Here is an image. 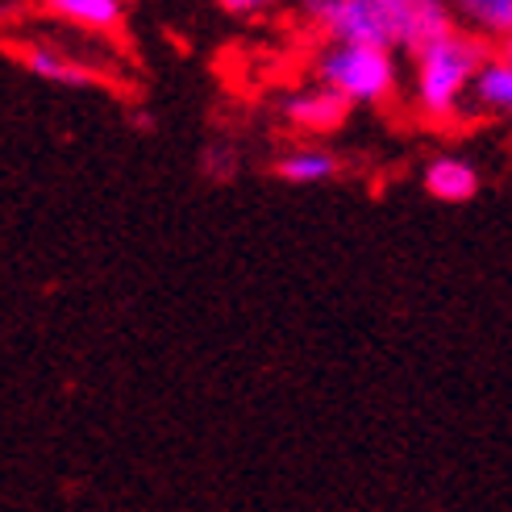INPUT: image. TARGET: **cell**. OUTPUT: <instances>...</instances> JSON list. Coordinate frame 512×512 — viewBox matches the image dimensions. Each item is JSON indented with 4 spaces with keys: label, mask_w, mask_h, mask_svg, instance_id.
Masks as SVG:
<instances>
[{
    "label": "cell",
    "mask_w": 512,
    "mask_h": 512,
    "mask_svg": "<svg viewBox=\"0 0 512 512\" xmlns=\"http://www.w3.org/2000/svg\"><path fill=\"white\" fill-rule=\"evenodd\" d=\"M492 42H483L467 30H450L446 38L429 42L413 55V109L429 125H454L463 117L471 88L483 63L492 59Z\"/></svg>",
    "instance_id": "obj_1"
},
{
    "label": "cell",
    "mask_w": 512,
    "mask_h": 512,
    "mask_svg": "<svg viewBox=\"0 0 512 512\" xmlns=\"http://www.w3.org/2000/svg\"><path fill=\"white\" fill-rule=\"evenodd\" d=\"M317 84L342 92L350 105H388L400 88V63L392 46H346L325 42L313 63Z\"/></svg>",
    "instance_id": "obj_2"
},
{
    "label": "cell",
    "mask_w": 512,
    "mask_h": 512,
    "mask_svg": "<svg viewBox=\"0 0 512 512\" xmlns=\"http://www.w3.org/2000/svg\"><path fill=\"white\" fill-rule=\"evenodd\" d=\"M296 9L321 42L392 46V30H388V21H383L375 0H296Z\"/></svg>",
    "instance_id": "obj_3"
},
{
    "label": "cell",
    "mask_w": 512,
    "mask_h": 512,
    "mask_svg": "<svg viewBox=\"0 0 512 512\" xmlns=\"http://www.w3.org/2000/svg\"><path fill=\"white\" fill-rule=\"evenodd\" d=\"M392 30V46L400 55H421L429 42L458 30L450 0H375Z\"/></svg>",
    "instance_id": "obj_4"
},
{
    "label": "cell",
    "mask_w": 512,
    "mask_h": 512,
    "mask_svg": "<svg viewBox=\"0 0 512 512\" xmlns=\"http://www.w3.org/2000/svg\"><path fill=\"white\" fill-rule=\"evenodd\" d=\"M350 100L342 96V92H334V88H325V84H309V88H296L292 96H284V121L292 125V130H300V134H309V138H321V134H334V130H342L346 125V117H350Z\"/></svg>",
    "instance_id": "obj_5"
},
{
    "label": "cell",
    "mask_w": 512,
    "mask_h": 512,
    "mask_svg": "<svg viewBox=\"0 0 512 512\" xmlns=\"http://www.w3.org/2000/svg\"><path fill=\"white\" fill-rule=\"evenodd\" d=\"M13 55L30 75H38L46 84H59V88H92L100 80L88 63H80L75 55H67V50L50 42H13Z\"/></svg>",
    "instance_id": "obj_6"
},
{
    "label": "cell",
    "mask_w": 512,
    "mask_h": 512,
    "mask_svg": "<svg viewBox=\"0 0 512 512\" xmlns=\"http://www.w3.org/2000/svg\"><path fill=\"white\" fill-rule=\"evenodd\" d=\"M421 184L433 200L442 204H467L479 196V167L463 155H438L421 171Z\"/></svg>",
    "instance_id": "obj_7"
},
{
    "label": "cell",
    "mask_w": 512,
    "mask_h": 512,
    "mask_svg": "<svg viewBox=\"0 0 512 512\" xmlns=\"http://www.w3.org/2000/svg\"><path fill=\"white\" fill-rule=\"evenodd\" d=\"M38 9L46 17H55L63 25L88 34H117L125 25V0H38Z\"/></svg>",
    "instance_id": "obj_8"
},
{
    "label": "cell",
    "mask_w": 512,
    "mask_h": 512,
    "mask_svg": "<svg viewBox=\"0 0 512 512\" xmlns=\"http://www.w3.org/2000/svg\"><path fill=\"white\" fill-rule=\"evenodd\" d=\"M458 30H467L492 46L512 38V0H450Z\"/></svg>",
    "instance_id": "obj_9"
},
{
    "label": "cell",
    "mask_w": 512,
    "mask_h": 512,
    "mask_svg": "<svg viewBox=\"0 0 512 512\" xmlns=\"http://www.w3.org/2000/svg\"><path fill=\"white\" fill-rule=\"evenodd\" d=\"M338 171H342V159L334 155V150H325V146H292L271 163L275 179H284V184H300V188L325 184V179H334Z\"/></svg>",
    "instance_id": "obj_10"
},
{
    "label": "cell",
    "mask_w": 512,
    "mask_h": 512,
    "mask_svg": "<svg viewBox=\"0 0 512 512\" xmlns=\"http://www.w3.org/2000/svg\"><path fill=\"white\" fill-rule=\"evenodd\" d=\"M471 105L492 117H512V59H504L500 50H492V59L483 63L471 88Z\"/></svg>",
    "instance_id": "obj_11"
},
{
    "label": "cell",
    "mask_w": 512,
    "mask_h": 512,
    "mask_svg": "<svg viewBox=\"0 0 512 512\" xmlns=\"http://www.w3.org/2000/svg\"><path fill=\"white\" fill-rule=\"evenodd\" d=\"M200 167H204V175H209V179H229L238 171V155H234V150H225V146H209L200 155Z\"/></svg>",
    "instance_id": "obj_12"
},
{
    "label": "cell",
    "mask_w": 512,
    "mask_h": 512,
    "mask_svg": "<svg viewBox=\"0 0 512 512\" xmlns=\"http://www.w3.org/2000/svg\"><path fill=\"white\" fill-rule=\"evenodd\" d=\"M229 17H267L275 9H284L288 0H217Z\"/></svg>",
    "instance_id": "obj_13"
},
{
    "label": "cell",
    "mask_w": 512,
    "mask_h": 512,
    "mask_svg": "<svg viewBox=\"0 0 512 512\" xmlns=\"http://www.w3.org/2000/svg\"><path fill=\"white\" fill-rule=\"evenodd\" d=\"M130 125H138V130H155V121H150V113H142V109L130 113Z\"/></svg>",
    "instance_id": "obj_14"
},
{
    "label": "cell",
    "mask_w": 512,
    "mask_h": 512,
    "mask_svg": "<svg viewBox=\"0 0 512 512\" xmlns=\"http://www.w3.org/2000/svg\"><path fill=\"white\" fill-rule=\"evenodd\" d=\"M496 50H500V55H504V59H512V38H508L504 46H496Z\"/></svg>",
    "instance_id": "obj_15"
}]
</instances>
